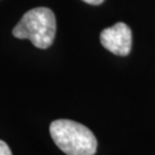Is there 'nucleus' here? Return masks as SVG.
<instances>
[{
	"instance_id": "5",
	"label": "nucleus",
	"mask_w": 155,
	"mask_h": 155,
	"mask_svg": "<svg viewBox=\"0 0 155 155\" xmlns=\"http://www.w3.org/2000/svg\"><path fill=\"white\" fill-rule=\"evenodd\" d=\"M84 2L90 4V5H100L104 2V0H83Z\"/></svg>"
},
{
	"instance_id": "2",
	"label": "nucleus",
	"mask_w": 155,
	"mask_h": 155,
	"mask_svg": "<svg viewBox=\"0 0 155 155\" xmlns=\"http://www.w3.org/2000/svg\"><path fill=\"white\" fill-rule=\"evenodd\" d=\"M56 33L54 13L47 7H36L27 12L13 29L14 37L29 39L37 48H48Z\"/></svg>"
},
{
	"instance_id": "1",
	"label": "nucleus",
	"mask_w": 155,
	"mask_h": 155,
	"mask_svg": "<svg viewBox=\"0 0 155 155\" xmlns=\"http://www.w3.org/2000/svg\"><path fill=\"white\" fill-rule=\"evenodd\" d=\"M55 145L67 155H94L98 141L89 127L70 120H56L50 125Z\"/></svg>"
},
{
	"instance_id": "4",
	"label": "nucleus",
	"mask_w": 155,
	"mask_h": 155,
	"mask_svg": "<svg viewBox=\"0 0 155 155\" xmlns=\"http://www.w3.org/2000/svg\"><path fill=\"white\" fill-rule=\"evenodd\" d=\"M0 155H13L8 145L2 140H0Z\"/></svg>"
},
{
	"instance_id": "3",
	"label": "nucleus",
	"mask_w": 155,
	"mask_h": 155,
	"mask_svg": "<svg viewBox=\"0 0 155 155\" xmlns=\"http://www.w3.org/2000/svg\"><path fill=\"white\" fill-rule=\"evenodd\" d=\"M100 41L113 54L127 56L132 46V32L125 23L118 22L100 33Z\"/></svg>"
}]
</instances>
